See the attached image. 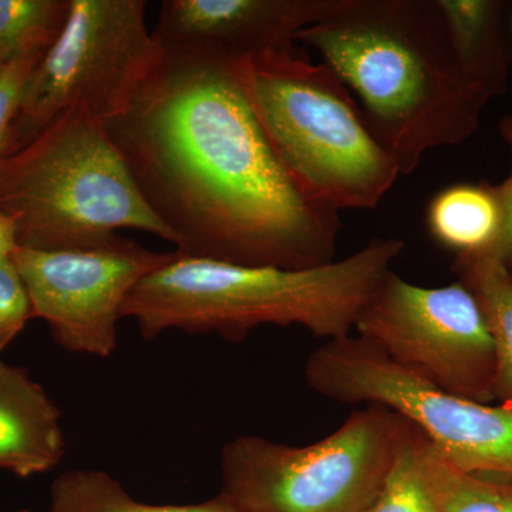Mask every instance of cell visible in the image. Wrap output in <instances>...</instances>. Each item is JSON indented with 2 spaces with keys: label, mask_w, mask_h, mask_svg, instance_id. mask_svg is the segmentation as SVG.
Instances as JSON below:
<instances>
[{
  "label": "cell",
  "mask_w": 512,
  "mask_h": 512,
  "mask_svg": "<svg viewBox=\"0 0 512 512\" xmlns=\"http://www.w3.org/2000/svg\"><path fill=\"white\" fill-rule=\"evenodd\" d=\"M241 57L164 49L123 116L106 124L178 255L272 268L335 262L339 212L276 153L239 74Z\"/></svg>",
  "instance_id": "6da1fadb"
},
{
  "label": "cell",
  "mask_w": 512,
  "mask_h": 512,
  "mask_svg": "<svg viewBox=\"0 0 512 512\" xmlns=\"http://www.w3.org/2000/svg\"><path fill=\"white\" fill-rule=\"evenodd\" d=\"M295 42L349 87L402 177L480 128L488 100L458 72L436 0H340Z\"/></svg>",
  "instance_id": "7a4b0ae2"
},
{
  "label": "cell",
  "mask_w": 512,
  "mask_h": 512,
  "mask_svg": "<svg viewBox=\"0 0 512 512\" xmlns=\"http://www.w3.org/2000/svg\"><path fill=\"white\" fill-rule=\"evenodd\" d=\"M403 249L402 239L373 238L355 254L303 271L175 252L134 286L121 319L136 320L146 340L181 330L239 342L261 326H299L326 342L345 338Z\"/></svg>",
  "instance_id": "3957f363"
},
{
  "label": "cell",
  "mask_w": 512,
  "mask_h": 512,
  "mask_svg": "<svg viewBox=\"0 0 512 512\" xmlns=\"http://www.w3.org/2000/svg\"><path fill=\"white\" fill-rule=\"evenodd\" d=\"M239 74L276 153L316 200L335 211H370L399 180L349 87L295 46L239 59Z\"/></svg>",
  "instance_id": "277c9868"
},
{
  "label": "cell",
  "mask_w": 512,
  "mask_h": 512,
  "mask_svg": "<svg viewBox=\"0 0 512 512\" xmlns=\"http://www.w3.org/2000/svg\"><path fill=\"white\" fill-rule=\"evenodd\" d=\"M0 212L12 218L19 247L72 251L97 247L121 229L170 242L148 207L106 126L72 114L0 160Z\"/></svg>",
  "instance_id": "5b68a950"
},
{
  "label": "cell",
  "mask_w": 512,
  "mask_h": 512,
  "mask_svg": "<svg viewBox=\"0 0 512 512\" xmlns=\"http://www.w3.org/2000/svg\"><path fill=\"white\" fill-rule=\"evenodd\" d=\"M404 426L366 404L325 439L293 447L258 436L222 448V495L244 512H362L376 497Z\"/></svg>",
  "instance_id": "8992f818"
},
{
  "label": "cell",
  "mask_w": 512,
  "mask_h": 512,
  "mask_svg": "<svg viewBox=\"0 0 512 512\" xmlns=\"http://www.w3.org/2000/svg\"><path fill=\"white\" fill-rule=\"evenodd\" d=\"M146 0H72L69 18L30 76L3 157L72 114L103 123L126 113L164 49Z\"/></svg>",
  "instance_id": "52a82bcc"
},
{
  "label": "cell",
  "mask_w": 512,
  "mask_h": 512,
  "mask_svg": "<svg viewBox=\"0 0 512 512\" xmlns=\"http://www.w3.org/2000/svg\"><path fill=\"white\" fill-rule=\"evenodd\" d=\"M305 379L326 399L377 404L399 414L461 470L512 478V406L443 392L360 336L319 346L306 360Z\"/></svg>",
  "instance_id": "ba28073f"
},
{
  "label": "cell",
  "mask_w": 512,
  "mask_h": 512,
  "mask_svg": "<svg viewBox=\"0 0 512 512\" xmlns=\"http://www.w3.org/2000/svg\"><path fill=\"white\" fill-rule=\"evenodd\" d=\"M397 366L443 390L493 403V340L476 296L460 281L414 285L390 269L355 326Z\"/></svg>",
  "instance_id": "9c48e42d"
},
{
  "label": "cell",
  "mask_w": 512,
  "mask_h": 512,
  "mask_svg": "<svg viewBox=\"0 0 512 512\" xmlns=\"http://www.w3.org/2000/svg\"><path fill=\"white\" fill-rule=\"evenodd\" d=\"M117 235L97 247L12 256L28 291L33 318L45 320L67 352L107 359L117 348V322L134 286L174 258Z\"/></svg>",
  "instance_id": "30bf717a"
},
{
  "label": "cell",
  "mask_w": 512,
  "mask_h": 512,
  "mask_svg": "<svg viewBox=\"0 0 512 512\" xmlns=\"http://www.w3.org/2000/svg\"><path fill=\"white\" fill-rule=\"evenodd\" d=\"M340 0H164L153 37L163 49L207 47L248 57L293 46Z\"/></svg>",
  "instance_id": "8fae6325"
},
{
  "label": "cell",
  "mask_w": 512,
  "mask_h": 512,
  "mask_svg": "<svg viewBox=\"0 0 512 512\" xmlns=\"http://www.w3.org/2000/svg\"><path fill=\"white\" fill-rule=\"evenodd\" d=\"M64 456L60 412L28 370L0 360V468L28 478Z\"/></svg>",
  "instance_id": "7c38bea8"
},
{
  "label": "cell",
  "mask_w": 512,
  "mask_h": 512,
  "mask_svg": "<svg viewBox=\"0 0 512 512\" xmlns=\"http://www.w3.org/2000/svg\"><path fill=\"white\" fill-rule=\"evenodd\" d=\"M448 43L463 79L490 101L507 92L510 73V3L436 0Z\"/></svg>",
  "instance_id": "4fadbf2b"
},
{
  "label": "cell",
  "mask_w": 512,
  "mask_h": 512,
  "mask_svg": "<svg viewBox=\"0 0 512 512\" xmlns=\"http://www.w3.org/2000/svg\"><path fill=\"white\" fill-rule=\"evenodd\" d=\"M431 238L456 255L483 254L494 247L504 227L498 185H448L431 198L426 212Z\"/></svg>",
  "instance_id": "5bb4252c"
},
{
  "label": "cell",
  "mask_w": 512,
  "mask_h": 512,
  "mask_svg": "<svg viewBox=\"0 0 512 512\" xmlns=\"http://www.w3.org/2000/svg\"><path fill=\"white\" fill-rule=\"evenodd\" d=\"M451 271L476 296L493 340L495 397L512 406V272L488 254L456 255Z\"/></svg>",
  "instance_id": "9a60e30c"
},
{
  "label": "cell",
  "mask_w": 512,
  "mask_h": 512,
  "mask_svg": "<svg viewBox=\"0 0 512 512\" xmlns=\"http://www.w3.org/2000/svg\"><path fill=\"white\" fill-rule=\"evenodd\" d=\"M424 478L440 512H512V478L470 473L448 463L417 430Z\"/></svg>",
  "instance_id": "2e32d148"
},
{
  "label": "cell",
  "mask_w": 512,
  "mask_h": 512,
  "mask_svg": "<svg viewBox=\"0 0 512 512\" xmlns=\"http://www.w3.org/2000/svg\"><path fill=\"white\" fill-rule=\"evenodd\" d=\"M49 512H244L220 494L195 505H151L134 500L104 471L74 470L56 478Z\"/></svg>",
  "instance_id": "e0dca14e"
},
{
  "label": "cell",
  "mask_w": 512,
  "mask_h": 512,
  "mask_svg": "<svg viewBox=\"0 0 512 512\" xmlns=\"http://www.w3.org/2000/svg\"><path fill=\"white\" fill-rule=\"evenodd\" d=\"M72 0H0V66L30 49H49L69 18Z\"/></svg>",
  "instance_id": "ac0fdd59"
},
{
  "label": "cell",
  "mask_w": 512,
  "mask_h": 512,
  "mask_svg": "<svg viewBox=\"0 0 512 512\" xmlns=\"http://www.w3.org/2000/svg\"><path fill=\"white\" fill-rule=\"evenodd\" d=\"M362 512H440L419 460L417 430L404 420L402 436L376 497Z\"/></svg>",
  "instance_id": "d6986e66"
},
{
  "label": "cell",
  "mask_w": 512,
  "mask_h": 512,
  "mask_svg": "<svg viewBox=\"0 0 512 512\" xmlns=\"http://www.w3.org/2000/svg\"><path fill=\"white\" fill-rule=\"evenodd\" d=\"M46 52L45 49L25 50L0 66V160L30 76Z\"/></svg>",
  "instance_id": "ffe728a7"
},
{
  "label": "cell",
  "mask_w": 512,
  "mask_h": 512,
  "mask_svg": "<svg viewBox=\"0 0 512 512\" xmlns=\"http://www.w3.org/2000/svg\"><path fill=\"white\" fill-rule=\"evenodd\" d=\"M33 318L22 276L12 259L0 261V355Z\"/></svg>",
  "instance_id": "44dd1931"
},
{
  "label": "cell",
  "mask_w": 512,
  "mask_h": 512,
  "mask_svg": "<svg viewBox=\"0 0 512 512\" xmlns=\"http://www.w3.org/2000/svg\"><path fill=\"white\" fill-rule=\"evenodd\" d=\"M498 131H500L501 137H503L507 146L510 147L512 161V116H505L500 121ZM498 188H500L501 198H503L504 227L494 247L488 252H483V254L494 256V258L503 261L504 264H508L512 261V167L507 180L498 184Z\"/></svg>",
  "instance_id": "7402d4cb"
},
{
  "label": "cell",
  "mask_w": 512,
  "mask_h": 512,
  "mask_svg": "<svg viewBox=\"0 0 512 512\" xmlns=\"http://www.w3.org/2000/svg\"><path fill=\"white\" fill-rule=\"evenodd\" d=\"M18 248V231H16L15 222L8 215L0 212V261L12 259Z\"/></svg>",
  "instance_id": "603a6c76"
},
{
  "label": "cell",
  "mask_w": 512,
  "mask_h": 512,
  "mask_svg": "<svg viewBox=\"0 0 512 512\" xmlns=\"http://www.w3.org/2000/svg\"><path fill=\"white\" fill-rule=\"evenodd\" d=\"M510 33H511V45H512V3L510 8Z\"/></svg>",
  "instance_id": "cb8c5ba5"
},
{
  "label": "cell",
  "mask_w": 512,
  "mask_h": 512,
  "mask_svg": "<svg viewBox=\"0 0 512 512\" xmlns=\"http://www.w3.org/2000/svg\"><path fill=\"white\" fill-rule=\"evenodd\" d=\"M507 266H508V268H510V269H511V272H512V261H511V262H508Z\"/></svg>",
  "instance_id": "d4e9b609"
},
{
  "label": "cell",
  "mask_w": 512,
  "mask_h": 512,
  "mask_svg": "<svg viewBox=\"0 0 512 512\" xmlns=\"http://www.w3.org/2000/svg\"><path fill=\"white\" fill-rule=\"evenodd\" d=\"M20 512H30V511H20Z\"/></svg>",
  "instance_id": "484cf974"
}]
</instances>
